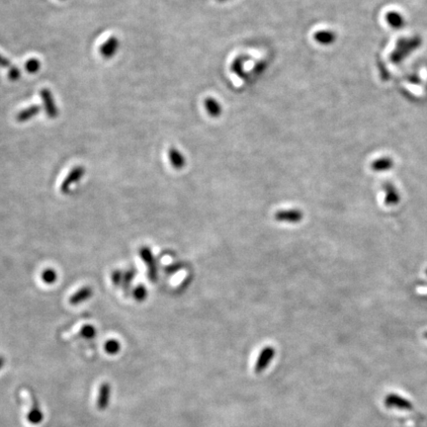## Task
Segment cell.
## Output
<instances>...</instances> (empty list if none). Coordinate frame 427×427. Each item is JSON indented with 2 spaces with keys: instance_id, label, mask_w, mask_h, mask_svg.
Listing matches in <instances>:
<instances>
[{
  "instance_id": "6da1fadb",
  "label": "cell",
  "mask_w": 427,
  "mask_h": 427,
  "mask_svg": "<svg viewBox=\"0 0 427 427\" xmlns=\"http://www.w3.org/2000/svg\"><path fill=\"white\" fill-rule=\"evenodd\" d=\"M423 40L421 37L415 36L412 38H401L393 53L391 54V61L398 64L405 61L411 54L417 51L422 46Z\"/></svg>"
},
{
  "instance_id": "7a4b0ae2",
  "label": "cell",
  "mask_w": 427,
  "mask_h": 427,
  "mask_svg": "<svg viewBox=\"0 0 427 427\" xmlns=\"http://www.w3.org/2000/svg\"><path fill=\"white\" fill-rule=\"evenodd\" d=\"M139 253L142 261L146 265L148 279L151 282H156L158 279V268H157L155 257L153 256L151 249L147 246H142Z\"/></svg>"
},
{
  "instance_id": "3957f363",
  "label": "cell",
  "mask_w": 427,
  "mask_h": 427,
  "mask_svg": "<svg viewBox=\"0 0 427 427\" xmlns=\"http://www.w3.org/2000/svg\"><path fill=\"white\" fill-rule=\"evenodd\" d=\"M85 173V169L82 166H76L74 167L68 174L67 176L64 178V180L61 182L60 190L62 194L66 195L70 192L71 187L77 183L78 181H80L82 179V177L84 176Z\"/></svg>"
},
{
  "instance_id": "277c9868",
  "label": "cell",
  "mask_w": 427,
  "mask_h": 427,
  "mask_svg": "<svg viewBox=\"0 0 427 427\" xmlns=\"http://www.w3.org/2000/svg\"><path fill=\"white\" fill-rule=\"evenodd\" d=\"M274 219L279 223L298 224L304 219V213L298 209L280 210L274 214Z\"/></svg>"
},
{
  "instance_id": "5b68a950",
  "label": "cell",
  "mask_w": 427,
  "mask_h": 427,
  "mask_svg": "<svg viewBox=\"0 0 427 427\" xmlns=\"http://www.w3.org/2000/svg\"><path fill=\"white\" fill-rule=\"evenodd\" d=\"M275 356V349L272 346H266L262 349V351L259 353V356L257 358L256 364H255V372L257 374L262 373L271 363Z\"/></svg>"
},
{
  "instance_id": "8992f818",
  "label": "cell",
  "mask_w": 427,
  "mask_h": 427,
  "mask_svg": "<svg viewBox=\"0 0 427 427\" xmlns=\"http://www.w3.org/2000/svg\"><path fill=\"white\" fill-rule=\"evenodd\" d=\"M385 405L388 408H397V409L405 410V411H411L414 408L413 404L410 401H408L407 399L402 398L396 394L388 395L385 399Z\"/></svg>"
},
{
  "instance_id": "52a82bcc",
  "label": "cell",
  "mask_w": 427,
  "mask_h": 427,
  "mask_svg": "<svg viewBox=\"0 0 427 427\" xmlns=\"http://www.w3.org/2000/svg\"><path fill=\"white\" fill-rule=\"evenodd\" d=\"M383 190L385 193V204L387 206L398 205L401 201V196L396 186L391 182H385L383 184Z\"/></svg>"
},
{
  "instance_id": "ba28073f",
  "label": "cell",
  "mask_w": 427,
  "mask_h": 427,
  "mask_svg": "<svg viewBox=\"0 0 427 427\" xmlns=\"http://www.w3.org/2000/svg\"><path fill=\"white\" fill-rule=\"evenodd\" d=\"M41 97L44 102V107L46 110L47 115L50 118H56L59 115L58 107L54 101L53 95L49 89H42L41 90Z\"/></svg>"
},
{
  "instance_id": "9c48e42d",
  "label": "cell",
  "mask_w": 427,
  "mask_h": 427,
  "mask_svg": "<svg viewBox=\"0 0 427 427\" xmlns=\"http://www.w3.org/2000/svg\"><path fill=\"white\" fill-rule=\"evenodd\" d=\"M111 386L108 383H103L100 386L99 396L97 400V408L100 411H104L108 408L111 399Z\"/></svg>"
},
{
  "instance_id": "30bf717a",
  "label": "cell",
  "mask_w": 427,
  "mask_h": 427,
  "mask_svg": "<svg viewBox=\"0 0 427 427\" xmlns=\"http://www.w3.org/2000/svg\"><path fill=\"white\" fill-rule=\"evenodd\" d=\"M93 295V290L91 287H83L79 290H77L70 298H69V304L72 305H80L87 300H89Z\"/></svg>"
},
{
  "instance_id": "8fae6325",
  "label": "cell",
  "mask_w": 427,
  "mask_h": 427,
  "mask_svg": "<svg viewBox=\"0 0 427 427\" xmlns=\"http://www.w3.org/2000/svg\"><path fill=\"white\" fill-rule=\"evenodd\" d=\"M119 47V41L116 37L109 38L101 47H100V54L105 59L112 58L115 53L117 52Z\"/></svg>"
},
{
  "instance_id": "7c38bea8",
  "label": "cell",
  "mask_w": 427,
  "mask_h": 427,
  "mask_svg": "<svg viewBox=\"0 0 427 427\" xmlns=\"http://www.w3.org/2000/svg\"><path fill=\"white\" fill-rule=\"evenodd\" d=\"M387 23L394 29H402L406 25L405 17L397 11H390L386 14Z\"/></svg>"
},
{
  "instance_id": "4fadbf2b",
  "label": "cell",
  "mask_w": 427,
  "mask_h": 427,
  "mask_svg": "<svg viewBox=\"0 0 427 427\" xmlns=\"http://www.w3.org/2000/svg\"><path fill=\"white\" fill-rule=\"evenodd\" d=\"M394 167V160L389 156H384L374 160L371 163V168L376 172L388 171Z\"/></svg>"
},
{
  "instance_id": "5bb4252c",
  "label": "cell",
  "mask_w": 427,
  "mask_h": 427,
  "mask_svg": "<svg viewBox=\"0 0 427 427\" xmlns=\"http://www.w3.org/2000/svg\"><path fill=\"white\" fill-rule=\"evenodd\" d=\"M43 419H44V415L42 413V410L39 407L37 401L34 400V406L30 410V412L27 416V420L32 425H39L43 422Z\"/></svg>"
},
{
  "instance_id": "9a60e30c",
  "label": "cell",
  "mask_w": 427,
  "mask_h": 427,
  "mask_svg": "<svg viewBox=\"0 0 427 427\" xmlns=\"http://www.w3.org/2000/svg\"><path fill=\"white\" fill-rule=\"evenodd\" d=\"M168 155L170 163L175 169H181L184 167L185 158L176 148H170Z\"/></svg>"
},
{
  "instance_id": "2e32d148",
  "label": "cell",
  "mask_w": 427,
  "mask_h": 427,
  "mask_svg": "<svg viewBox=\"0 0 427 427\" xmlns=\"http://www.w3.org/2000/svg\"><path fill=\"white\" fill-rule=\"evenodd\" d=\"M40 110H41V108L39 106H36V105L30 106V107H28V108H26V109H24V110H22L21 112L18 113V115L16 117L17 121L21 122V123L22 122H27L31 118L35 117L40 112Z\"/></svg>"
},
{
  "instance_id": "e0dca14e",
  "label": "cell",
  "mask_w": 427,
  "mask_h": 427,
  "mask_svg": "<svg viewBox=\"0 0 427 427\" xmlns=\"http://www.w3.org/2000/svg\"><path fill=\"white\" fill-rule=\"evenodd\" d=\"M105 351L110 355H116L121 350V343L117 339H109L104 345Z\"/></svg>"
},
{
  "instance_id": "ac0fdd59",
  "label": "cell",
  "mask_w": 427,
  "mask_h": 427,
  "mask_svg": "<svg viewBox=\"0 0 427 427\" xmlns=\"http://www.w3.org/2000/svg\"><path fill=\"white\" fill-rule=\"evenodd\" d=\"M42 280L48 285L54 284L58 280V273L53 268H47L42 273Z\"/></svg>"
},
{
  "instance_id": "d6986e66",
  "label": "cell",
  "mask_w": 427,
  "mask_h": 427,
  "mask_svg": "<svg viewBox=\"0 0 427 427\" xmlns=\"http://www.w3.org/2000/svg\"><path fill=\"white\" fill-rule=\"evenodd\" d=\"M79 334L83 338H85V339H92V338H94L96 336L97 330H96V328L93 325H91V324H85V325H83L81 327V329L79 331Z\"/></svg>"
},
{
  "instance_id": "ffe728a7",
  "label": "cell",
  "mask_w": 427,
  "mask_h": 427,
  "mask_svg": "<svg viewBox=\"0 0 427 427\" xmlns=\"http://www.w3.org/2000/svg\"><path fill=\"white\" fill-rule=\"evenodd\" d=\"M135 275H136V270H135L134 268H131V269L127 270V271L124 273V278H123V283H122V286H123V288H124V291H125V292H127V293L129 292V290H130V288H131L132 281H133V279H134Z\"/></svg>"
},
{
  "instance_id": "44dd1931",
  "label": "cell",
  "mask_w": 427,
  "mask_h": 427,
  "mask_svg": "<svg viewBox=\"0 0 427 427\" xmlns=\"http://www.w3.org/2000/svg\"><path fill=\"white\" fill-rule=\"evenodd\" d=\"M133 297L139 303L143 302L147 297V290L143 285H138L133 291Z\"/></svg>"
},
{
  "instance_id": "7402d4cb",
  "label": "cell",
  "mask_w": 427,
  "mask_h": 427,
  "mask_svg": "<svg viewBox=\"0 0 427 427\" xmlns=\"http://www.w3.org/2000/svg\"><path fill=\"white\" fill-rule=\"evenodd\" d=\"M315 39L322 44H330L335 40V36L333 33L325 31L324 33L320 32L317 35H315Z\"/></svg>"
},
{
  "instance_id": "603a6c76",
  "label": "cell",
  "mask_w": 427,
  "mask_h": 427,
  "mask_svg": "<svg viewBox=\"0 0 427 427\" xmlns=\"http://www.w3.org/2000/svg\"><path fill=\"white\" fill-rule=\"evenodd\" d=\"M41 67V62L36 59H31L26 63V69L29 73H36Z\"/></svg>"
},
{
  "instance_id": "cb8c5ba5",
  "label": "cell",
  "mask_w": 427,
  "mask_h": 427,
  "mask_svg": "<svg viewBox=\"0 0 427 427\" xmlns=\"http://www.w3.org/2000/svg\"><path fill=\"white\" fill-rule=\"evenodd\" d=\"M207 108H208L209 112L214 116H216L220 113V105L215 100H208L207 101Z\"/></svg>"
},
{
  "instance_id": "d4e9b609",
  "label": "cell",
  "mask_w": 427,
  "mask_h": 427,
  "mask_svg": "<svg viewBox=\"0 0 427 427\" xmlns=\"http://www.w3.org/2000/svg\"><path fill=\"white\" fill-rule=\"evenodd\" d=\"M123 278H124V273L122 271L116 270L113 272L112 274V282L115 286H120L123 283Z\"/></svg>"
},
{
  "instance_id": "484cf974",
  "label": "cell",
  "mask_w": 427,
  "mask_h": 427,
  "mask_svg": "<svg viewBox=\"0 0 427 427\" xmlns=\"http://www.w3.org/2000/svg\"><path fill=\"white\" fill-rule=\"evenodd\" d=\"M20 74L21 73H20L19 68H17V67H11L10 70H9V72H8V77H9L10 80L15 81V80H17L20 77Z\"/></svg>"
},
{
  "instance_id": "4316f807",
  "label": "cell",
  "mask_w": 427,
  "mask_h": 427,
  "mask_svg": "<svg viewBox=\"0 0 427 427\" xmlns=\"http://www.w3.org/2000/svg\"><path fill=\"white\" fill-rule=\"evenodd\" d=\"M179 270V266L177 265H171V266H169V267H166L165 268V272H167V273H169V274H172V273H175L176 271H178Z\"/></svg>"
},
{
  "instance_id": "83f0119b",
  "label": "cell",
  "mask_w": 427,
  "mask_h": 427,
  "mask_svg": "<svg viewBox=\"0 0 427 427\" xmlns=\"http://www.w3.org/2000/svg\"><path fill=\"white\" fill-rule=\"evenodd\" d=\"M0 66L8 67V66H10V61L8 60H6L5 58H3L2 56H0Z\"/></svg>"
},
{
  "instance_id": "f1b7e54d",
  "label": "cell",
  "mask_w": 427,
  "mask_h": 427,
  "mask_svg": "<svg viewBox=\"0 0 427 427\" xmlns=\"http://www.w3.org/2000/svg\"><path fill=\"white\" fill-rule=\"evenodd\" d=\"M4 364H5V359L2 356H0V370L3 368Z\"/></svg>"
},
{
  "instance_id": "f546056e",
  "label": "cell",
  "mask_w": 427,
  "mask_h": 427,
  "mask_svg": "<svg viewBox=\"0 0 427 427\" xmlns=\"http://www.w3.org/2000/svg\"><path fill=\"white\" fill-rule=\"evenodd\" d=\"M425 337H426V338H427V332H426V333H425Z\"/></svg>"
},
{
  "instance_id": "4dcf8cb0",
  "label": "cell",
  "mask_w": 427,
  "mask_h": 427,
  "mask_svg": "<svg viewBox=\"0 0 427 427\" xmlns=\"http://www.w3.org/2000/svg\"><path fill=\"white\" fill-rule=\"evenodd\" d=\"M426 273H427V270H426Z\"/></svg>"
}]
</instances>
